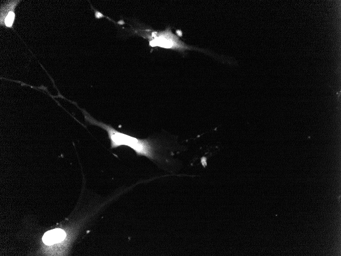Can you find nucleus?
Listing matches in <instances>:
<instances>
[{
    "label": "nucleus",
    "mask_w": 341,
    "mask_h": 256,
    "mask_svg": "<svg viewBox=\"0 0 341 256\" xmlns=\"http://www.w3.org/2000/svg\"><path fill=\"white\" fill-rule=\"evenodd\" d=\"M19 1H8L2 6L1 9V25L7 28H12L14 19V9Z\"/></svg>",
    "instance_id": "3"
},
{
    "label": "nucleus",
    "mask_w": 341,
    "mask_h": 256,
    "mask_svg": "<svg viewBox=\"0 0 341 256\" xmlns=\"http://www.w3.org/2000/svg\"><path fill=\"white\" fill-rule=\"evenodd\" d=\"M65 237L63 230L56 228L46 231L42 237V241L45 244L51 245L62 241Z\"/></svg>",
    "instance_id": "4"
},
{
    "label": "nucleus",
    "mask_w": 341,
    "mask_h": 256,
    "mask_svg": "<svg viewBox=\"0 0 341 256\" xmlns=\"http://www.w3.org/2000/svg\"><path fill=\"white\" fill-rule=\"evenodd\" d=\"M128 25V28L123 29H125L129 35H137L147 39L151 47L170 49L182 54L185 53L187 50H197L210 54L214 57L210 52L185 43L178 36L173 33L170 27H167L164 30L156 31L137 21H132V24H129Z\"/></svg>",
    "instance_id": "2"
},
{
    "label": "nucleus",
    "mask_w": 341,
    "mask_h": 256,
    "mask_svg": "<svg viewBox=\"0 0 341 256\" xmlns=\"http://www.w3.org/2000/svg\"><path fill=\"white\" fill-rule=\"evenodd\" d=\"M80 109L87 122L90 125L100 127L107 131L112 148L125 146L133 150L137 155L144 156L151 160H159L160 157L157 151L160 149V145L155 141L140 139L118 131L111 126L97 121L85 110Z\"/></svg>",
    "instance_id": "1"
}]
</instances>
